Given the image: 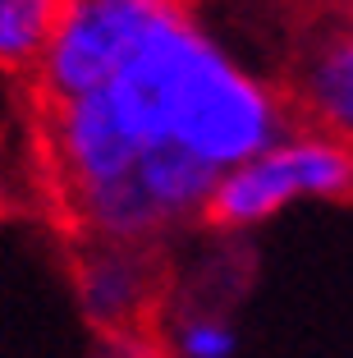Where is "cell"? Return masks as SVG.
Instances as JSON below:
<instances>
[{
    "mask_svg": "<svg viewBox=\"0 0 353 358\" xmlns=\"http://www.w3.org/2000/svg\"><path fill=\"white\" fill-rule=\"evenodd\" d=\"M42 143L87 243L207 221L216 179L289 129V101L184 0H64L37 64Z\"/></svg>",
    "mask_w": 353,
    "mask_h": 358,
    "instance_id": "obj_1",
    "label": "cell"
},
{
    "mask_svg": "<svg viewBox=\"0 0 353 358\" xmlns=\"http://www.w3.org/2000/svg\"><path fill=\"white\" fill-rule=\"evenodd\" d=\"M353 198V152L322 129H284L275 143L229 166L216 179L207 221L225 234L261 230L298 202H349Z\"/></svg>",
    "mask_w": 353,
    "mask_h": 358,
    "instance_id": "obj_2",
    "label": "cell"
},
{
    "mask_svg": "<svg viewBox=\"0 0 353 358\" xmlns=\"http://www.w3.org/2000/svg\"><path fill=\"white\" fill-rule=\"evenodd\" d=\"M78 308L106 336L138 331L156 308V257L138 243H87L78 253Z\"/></svg>",
    "mask_w": 353,
    "mask_h": 358,
    "instance_id": "obj_3",
    "label": "cell"
},
{
    "mask_svg": "<svg viewBox=\"0 0 353 358\" xmlns=\"http://www.w3.org/2000/svg\"><path fill=\"white\" fill-rule=\"evenodd\" d=\"M294 101L312 129L353 152V14L322 28L294 64Z\"/></svg>",
    "mask_w": 353,
    "mask_h": 358,
    "instance_id": "obj_4",
    "label": "cell"
},
{
    "mask_svg": "<svg viewBox=\"0 0 353 358\" xmlns=\"http://www.w3.org/2000/svg\"><path fill=\"white\" fill-rule=\"evenodd\" d=\"M64 0H0V69L28 74L37 69L55 37Z\"/></svg>",
    "mask_w": 353,
    "mask_h": 358,
    "instance_id": "obj_5",
    "label": "cell"
},
{
    "mask_svg": "<svg viewBox=\"0 0 353 358\" xmlns=\"http://www.w3.org/2000/svg\"><path fill=\"white\" fill-rule=\"evenodd\" d=\"M170 358H239V327L216 303H184L170 317Z\"/></svg>",
    "mask_w": 353,
    "mask_h": 358,
    "instance_id": "obj_6",
    "label": "cell"
}]
</instances>
